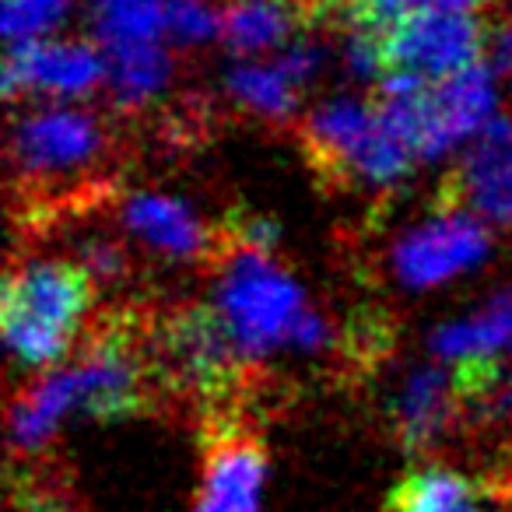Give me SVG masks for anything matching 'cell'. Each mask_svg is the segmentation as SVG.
<instances>
[{
    "mask_svg": "<svg viewBox=\"0 0 512 512\" xmlns=\"http://www.w3.org/2000/svg\"><path fill=\"white\" fill-rule=\"evenodd\" d=\"M123 225L137 242L169 260H197L211 246V232L190 204L165 193H134L123 204Z\"/></svg>",
    "mask_w": 512,
    "mask_h": 512,
    "instance_id": "obj_14",
    "label": "cell"
},
{
    "mask_svg": "<svg viewBox=\"0 0 512 512\" xmlns=\"http://www.w3.org/2000/svg\"><path fill=\"white\" fill-rule=\"evenodd\" d=\"M432 355L453 369L512 358V288L495 295L481 313L442 323L432 334Z\"/></svg>",
    "mask_w": 512,
    "mask_h": 512,
    "instance_id": "obj_15",
    "label": "cell"
},
{
    "mask_svg": "<svg viewBox=\"0 0 512 512\" xmlns=\"http://www.w3.org/2000/svg\"><path fill=\"white\" fill-rule=\"evenodd\" d=\"M214 309L242 362H260L274 351L316 355L330 341L327 320L306 302L299 281L260 249H232L214 288Z\"/></svg>",
    "mask_w": 512,
    "mask_h": 512,
    "instance_id": "obj_2",
    "label": "cell"
},
{
    "mask_svg": "<svg viewBox=\"0 0 512 512\" xmlns=\"http://www.w3.org/2000/svg\"><path fill=\"white\" fill-rule=\"evenodd\" d=\"M484 36L470 11L418 8L383 32L386 74L404 71L425 81H442L481 60Z\"/></svg>",
    "mask_w": 512,
    "mask_h": 512,
    "instance_id": "obj_6",
    "label": "cell"
},
{
    "mask_svg": "<svg viewBox=\"0 0 512 512\" xmlns=\"http://www.w3.org/2000/svg\"><path fill=\"white\" fill-rule=\"evenodd\" d=\"M299 0H228L221 8V39L239 57H264L292 43Z\"/></svg>",
    "mask_w": 512,
    "mask_h": 512,
    "instance_id": "obj_16",
    "label": "cell"
},
{
    "mask_svg": "<svg viewBox=\"0 0 512 512\" xmlns=\"http://www.w3.org/2000/svg\"><path fill=\"white\" fill-rule=\"evenodd\" d=\"M488 0H421V8H449V11H477Z\"/></svg>",
    "mask_w": 512,
    "mask_h": 512,
    "instance_id": "obj_25",
    "label": "cell"
},
{
    "mask_svg": "<svg viewBox=\"0 0 512 512\" xmlns=\"http://www.w3.org/2000/svg\"><path fill=\"white\" fill-rule=\"evenodd\" d=\"M106 50L78 39H32L11 43L4 60V92L46 95V99H85L106 85Z\"/></svg>",
    "mask_w": 512,
    "mask_h": 512,
    "instance_id": "obj_8",
    "label": "cell"
},
{
    "mask_svg": "<svg viewBox=\"0 0 512 512\" xmlns=\"http://www.w3.org/2000/svg\"><path fill=\"white\" fill-rule=\"evenodd\" d=\"M306 144L337 179L372 190L397 186L418 158L414 141L379 102L365 106L358 99H334L316 109L306 123Z\"/></svg>",
    "mask_w": 512,
    "mask_h": 512,
    "instance_id": "obj_4",
    "label": "cell"
},
{
    "mask_svg": "<svg viewBox=\"0 0 512 512\" xmlns=\"http://www.w3.org/2000/svg\"><path fill=\"white\" fill-rule=\"evenodd\" d=\"M106 85L113 92L116 106L141 109L151 99L165 92L172 78V60L162 43H141V46H120L106 50Z\"/></svg>",
    "mask_w": 512,
    "mask_h": 512,
    "instance_id": "obj_17",
    "label": "cell"
},
{
    "mask_svg": "<svg viewBox=\"0 0 512 512\" xmlns=\"http://www.w3.org/2000/svg\"><path fill=\"white\" fill-rule=\"evenodd\" d=\"M169 0H92V25L102 50L162 43Z\"/></svg>",
    "mask_w": 512,
    "mask_h": 512,
    "instance_id": "obj_19",
    "label": "cell"
},
{
    "mask_svg": "<svg viewBox=\"0 0 512 512\" xmlns=\"http://www.w3.org/2000/svg\"><path fill=\"white\" fill-rule=\"evenodd\" d=\"M386 512H484L477 484L456 470H411L393 488Z\"/></svg>",
    "mask_w": 512,
    "mask_h": 512,
    "instance_id": "obj_18",
    "label": "cell"
},
{
    "mask_svg": "<svg viewBox=\"0 0 512 512\" xmlns=\"http://www.w3.org/2000/svg\"><path fill=\"white\" fill-rule=\"evenodd\" d=\"M158 355L176 383L190 390H225L242 355L214 306H186L169 316L158 334Z\"/></svg>",
    "mask_w": 512,
    "mask_h": 512,
    "instance_id": "obj_9",
    "label": "cell"
},
{
    "mask_svg": "<svg viewBox=\"0 0 512 512\" xmlns=\"http://www.w3.org/2000/svg\"><path fill=\"white\" fill-rule=\"evenodd\" d=\"M165 32L179 46H204L221 36V11L211 0H169Z\"/></svg>",
    "mask_w": 512,
    "mask_h": 512,
    "instance_id": "obj_21",
    "label": "cell"
},
{
    "mask_svg": "<svg viewBox=\"0 0 512 512\" xmlns=\"http://www.w3.org/2000/svg\"><path fill=\"white\" fill-rule=\"evenodd\" d=\"M267 456L253 435H225L204 463V484L193 512H260Z\"/></svg>",
    "mask_w": 512,
    "mask_h": 512,
    "instance_id": "obj_13",
    "label": "cell"
},
{
    "mask_svg": "<svg viewBox=\"0 0 512 512\" xmlns=\"http://www.w3.org/2000/svg\"><path fill=\"white\" fill-rule=\"evenodd\" d=\"M78 0H4V36L8 43H32L46 39L53 29L64 25Z\"/></svg>",
    "mask_w": 512,
    "mask_h": 512,
    "instance_id": "obj_20",
    "label": "cell"
},
{
    "mask_svg": "<svg viewBox=\"0 0 512 512\" xmlns=\"http://www.w3.org/2000/svg\"><path fill=\"white\" fill-rule=\"evenodd\" d=\"M278 239H281V228L274 225L271 218H260V214H246V218H239L232 228V246H242V249L271 253Z\"/></svg>",
    "mask_w": 512,
    "mask_h": 512,
    "instance_id": "obj_23",
    "label": "cell"
},
{
    "mask_svg": "<svg viewBox=\"0 0 512 512\" xmlns=\"http://www.w3.org/2000/svg\"><path fill=\"white\" fill-rule=\"evenodd\" d=\"M144 400L141 355L123 330H106L67 369L50 372L11 407V442L39 453L71 418H127Z\"/></svg>",
    "mask_w": 512,
    "mask_h": 512,
    "instance_id": "obj_1",
    "label": "cell"
},
{
    "mask_svg": "<svg viewBox=\"0 0 512 512\" xmlns=\"http://www.w3.org/2000/svg\"><path fill=\"white\" fill-rule=\"evenodd\" d=\"M484 256H488L484 221L467 207H446L400 235L390 253V267L404 288L425 292L474 271Z\"/></svg>",
    "mask_w": 512,
    "mask_h": 512,
    "instance_id": "obj_5",
    "label": "cell"
},
{
    "mask_svg": "<svg viewBox=\"0 0 512 512\" xmlns=\"http://www.w3.org/2000/svg\"><path fill=\"white\" fill-rule=\"evenodd\" d=\"M323 53L309 43H292L271 60L246 57L228 71V95L256 116L281 120L299 106V95L320 74Z\"/></svg>",
    "mask_w": 512,
    "mask_h": 512,
    "instance_id": "obj_11",
    "label": "cell"
},
{
    "mask_svg": "<svg viewBox=\"0 0 512 512\" xmlns=\"http://www.w3.org/2000/svg\"><path fill=\"white\" fill-rule=\"evenodd\" d=\"M92 274L71 260H29L4 281L0 330L25 369H50L74 348L92 309Z\"/></svg>",
    "mask_w": 512,
    "mask_h": 512,
    "instance_id": "obj_3",
    "label": "cell"
},
{
    "mask_svg": "<svg viewBox=\"0 0 512 512\" xmlns=\"http://www.w3.org/2000/svg\"><path fill=\"white\" fill-rule=\"evenodd\" d=\"M453 197L484 225H512V116H491L467 141L453 176Z\"/></svg>",
    "mask_w": 512,
    "mask_h": 512,
    "instance_id": "obj_10",
    "label": "cell"
},
{
    "mask_svg": "<svg viewBox=\"0 0 512 512\" xmlns=\"http://www.w3.org/2000/svg\"><path fill=\"white\" fill-rule=\"evenodd\" d=\"M106 148V130L92 113L46 106L22 116L11 137V155L25 179H57L81 172Z\"/></svg>",
    "mask_w": 512,
    "mask_h": 512,
    "instance_id": "obj_7",
    "label": "cell"
},
{
    "mask_svg": "<svg viewBox=\"0 0 512 512\" xmlns=\"http://www.w3.org/2000/svg\"><path fill=\"white\" fill-rule=\"evenodd\" d=\"M488 50H491V67H495L498 74H505V78H512V22L502 25V29L491 36Z\"/></svg>",
    "mask_w": 512,
    "mask_h": 512,
    "instance_id": "obj_24",
    "label": "cell"
},
{
    "mask_svg": "<svg viewBox=\"0 0 512 512\" xmlns=\"http://www.w3.org/2000/svg\"><path fill=\"white\" fill-rule=\"evenodd\" d=\"M81 267L95 281H116L123 274V253L109 239H88L81 246Z\"/></svg>",
    "mask_w": 512,
    "mask_h": 512,
    "instance_id": "obj_22",
    "label": "cell"
},
{
    "mask_svg": "<svg viewBox=\"0 0 512 512\" xmlns=\"http://www.w3.org/2000/svg\"><path fill=\"white\" fill-rule=\"evenodd\" d=\"M463 407L460 379L442 365H418L393 393V432L407 449H428L446 435L449 421Z\"/></svg>",
    "mask_w": 512,
    "mask_h": 512,
    "instance_id": "obj_12",
    "label": "cell"
}]
</instances>
